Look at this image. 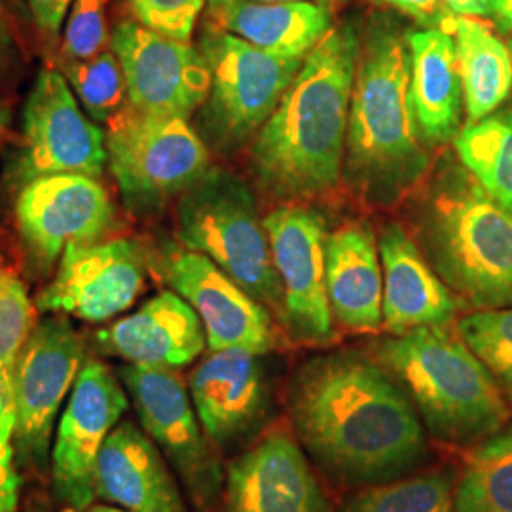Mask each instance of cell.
Instances as JSON below:
<instances>
[{"label":"cell","instance_id":"25","mask_svg":"<svg viewBox=\"0 0 512 512\" xmlns=\"http://www.w3.org/2000/svg\"><path fill=\"white\" fill-rule=\"evenodd\" d=\"M209 23L281 59H306L334 27L319 2L238 0L211 8Z\"/></svg>","mask_w":512,"mask_h":512},{"label":"cell","instance_id":"2","mask_svg":"<svg viewBox=\"0 0 512 512\" xmlns=\"http://www.w3.org/2000/svg\"><path fill=\"white\" fill-rule=\"evenodd\" d=\"M361 35L332 27L304 59L274 114L258 129L256 179L281 200H306L338 183L346 160L349 109Z\"/></svg>","mask_w":512,"mask_h":512},{"label":"cell","instance_id":"1","mask_svg":"<svg viewBox=\"0 0 512 512\" xmlns=\"http://www.w3.org/2000/svg\"><path fill=\"white\" fill-rule=\"evenodd\" d=\"M287 408L302 450L334 484H382L412 475L429 458L427 429L403 385L359 351L300 366Z\"/></svg>","mask_w":512,"mask_h":512},{"label":"cell","instance_id":"45","mask_svg":"<svg viewBox=\"0 0 512 512\" xmlns=\"http://www.w3.org/2000/svg\"><path fill=\"white\" fill-rule=\"evenodd\" d=\"M232 2H238V0H209L211 8H217V6H224V4H232Z\"/></svg>","mask_w":512,"mask_h":512},{"label":"cell","instance_id":"42","mask_svg":"<svg viewBox=\"0 0 512 512\" xmlns=\"http://www.w3.org/2000/svg\"><path fill=\"white\" fill-rule=\"evenodd\" d=\"M6 126H8V112L0 105V141H2V135L6 131Z\"/></svg>","mask_w":512,"mask_h":512},{"label":"cell","instance_id":"35","mask_svg":"<svg viewBox=\"0 0 512 512\" xmlns=\"http://www.w3.org/2000/svg\"><path fill=\"white\" fill-rule=\"evenodd\" d=\"M387 6L399 10L406 18L414 19L425 29H442L448 33L454 12L444 0H382Z\"/></svg>","mask_w":512,"mask_h":512},{"label":"cell","instance_id":"12","mask_svg":"<svg viewBox=\"0 0 512 512\" xmlns=\"http://www.w3.org/2000/svg\"><path fill=\"white\" fill-rule=\"evenodd\" d=\"M19 175L27 183L46 175L101 177L109 165L105 133L84 112L67 78L42 69L23 107Z\"/></svg>","mask_w":512,"mask_h":512},{"label":"cell","instance_id":"17","mask_svg":"<svg viewBox=\"0 0 512 512\" xmlns=\"http://www.w3.org/2000/svg\"><path fill=\"white\" fill-rule=\"evenodd\" d=\"M275 272L285 298V327L298 342L325 344L334 336L327 294V230L304 207H281L264 219Z\"/></svg>","mask_w":512,"mask_h":512},{"label":"cell","instance_id":"14","mask_svg":"<svg viewBox=\"0 0 512 512\" xmlns=\"http://www.w3.org/2000/svg\"><path fill=\"white\" fill-rule=\"evenodd\" d=\"M110 48L128 86L129 107L156 116L190 118L202 109L211 73L198 46L164 37L133 19L116 23Z\"/></svg>","mask_w":512,"mask_h":512},{"label":"cell","instance_id":"30","mask_svg":"<svg viewBox=\"0 0 512 512\" xmlns=\"http://www.w3.org/2000/svg\"><path fill=\"white\" fill-rule=\"evenodd\" d=\"M61 73L95 124L109 126L128 109L126 76L112 48L92 59L61 63Z\"/></svg>","mask_w":512,"mask_h":512},{"label":"cell","instance_id":"3","mask_svg":"<svg viewBox=\"0 0 512 512\" xmlns=\"http://www.w3.org/2000/svg\"><path fill=\"white\" fill-rule=\"evenodd\" d=\"M410 46L387 19L361 37L349 109L346 173L368 200L393 203L429 165L410 97Z\"/></svg>","mask_w":512,"mask_h":512},{"label":"cell","instance_id":"9","mask_svg":"<svg viewBox=\"0 0 512 512\" xmlns=\"http://www.w3.org/2000/svg\"><path fill=\"white\" fill-rule=\"evenodd\" d=\"M131 406L147 433L200 512H220L224 475L219 452L207 439L190 391L173 368L131 365L118 368Z\"/></svg>","mask_w":512,"mask_h":512},{"label":"cell","instance_id":"39","mask_svg":"<svg viewBox=\"0 0 512 512\" xmlns=\"http://www.w3.org/2000/svg\"><path fill=\"white\" fill-rule=\"evenodd\" d=\"M18 59V48H16V37L12 31L10 16L0 0V78L12 71L14 63Z\"/></svg>","mask_w":512,"mask_h":512},{"label":"cell","instance_id":"27","mask_svg":"<svg viewBox=\"0 0 512 512\" xmlns=\"http://www.w3.org/2000/svg\"><path fill=\"white\" fill-rule=\"evenodd\" d=\"M454 145L476 183L512 213V107L465 124Z\"/></svg>","mask_w":512,"mask_h":512},{"label":"cell","instance_id":"23","mask_svg":"<svg viewBox=\"0 0 512 512\" xmlns=\"http://www.w3.org/2000/svg\"><path fill=\"white\" fill-rule=\"evenodd\" d=\"M327 294L332 317L344 327L374 332L384 325V275L372 228L349 222L327 238Z\"/></svg>","mask_w":512,"mask_h":512},{"label":"cell","instance_id":"11","mask_svg":"<svg viewBox=\"0 0 512 512\" xmlns=\"http://www.w3.org/2000/svg\"><path fill=\"white\" fill-rule=\"evenodd\" d=\"M129 404L118 372L99 359H86L63 406L50 456L52 492L63 507L76 511L92 507L97 461Z\"/></svg>","mask_w":512,"mask_h":512},{"label":"cell","instance_id":"34","mask_svg":"<svg viewBox=\"0 0 512 512\" xmlns=\"http://www.w3.org/2000/svg\"><path fill=\"white\" fill-rule=\"evenodd\" d=\"M133 21L164 37L190 42L205 0H126Z\"/></svg>","mask_w":512,"mask_h":512},{"label":"cell","instance_id":"31","mask_svg":"<svg viewBox=\"0 0 512 512\" xmlns=\"http://www.w3.org/2000/svg\"><path fill=\"white\" fill-rule=\"evenodd\" d=\"M456 330L512 404V306L467 313Z\"/></svg>","mask_w":512,"mask_h":512},{"label":"cell","instance_id":"37","mask_svg":"<svg viewBox=\"0 0 512 512\" xmlns=\"http://www.w3.org/2000/svg\"><path fill=\"white\" fill-rule=\"evenodd\" d=\"M73 2L74 0H27L40 33L48 37H57L63 23L67 21Z\"/></svg>","mask_w":512,"mask_h":512},{"label":"cell","instance_id":"15","mask_svg":"<svg viewBox=\"0 0 512 512\" xmlns=\"http://www.w3.org/2000/svg\"><path fill=\"white\" fill-rule=\"evenodd\" d=\"M16 222L31 260L48 272L69 245L101 241L116 222V209L95 177L61 173L23 184Z\"/></svg>","mask_w":512,"mask_h":512},{"label":"cell","instance_id":"22","mask_svg":"<svg viewBox=\"0 0 512 512\" xmlns=\"http://www.w3.org/2000/svg\"><path fill=\"white\" fill-rule=\"evenodd\" d=\"M384 275V327L401 336L421 327L450 325L463 306L433 270L418 241L401 224L385 226L378 243Z\"/></svg>","mask_w":512,"mask_h":512},{"label":"cell","instance_id":"16","mask_svg":"<svg viewBox=\"0 0 512 512\" xmlns=\"http://www.w3.org/2000/svg\"><path fill=\"white\" fill-rule=\"evenodd\" d=\"M260 357L239 348L211 351L188 378L198 420L217 450L253 444L270 423L274 393Z\"/></svg>","mask_w":512,"mask_h":512},{"label":"cell","instance_id":"8","mask_svg":"<svg viewBox=\"0 0 512 512\" xmlns=\"http://www.w3.org/2000/svg\"><path fill=\"white\" fill-rule=\"evenodd\" d=\"M110 173L133 213H152L183 196L209 171L202 135L179 116L128 107L105 133Z\"/></svg>","mask_w":512,"mask_h":512},{"label":"cell","instance_id":"28","mask_svg":"<svg viewBox=\"0 0 512 512\" xmlns=\"http://www.w3.org/2000/svg\"><path fill=\"white\" fill-rule=\"evenodd\" d=\"M454 512H512V421L465 459Z\"/></svg>","mask_w":512,"mask_h":512},{"label":"cell","instance_id":"18","mask_svg":"<svg viewBox=\"0 0 512 512\" xmlns=\"http://www.w3.org/2000/svg\"><path fill=\"white\" fill-rule=\"evenodd\" d=\"M160 268L171 291L184 298L202 319L209 351L239 348L266 355L275 348L277 336L270 310L211 258L186 247L169 249Z\"/></svg>","mask_w":512,"mask_h":512},{"label":"cell","instance_id":"46","mask_svg":"<svg viewBox=\"0 0 512 512\" xmlns=\"http://www.w3.org/2000/svg\"><path fill=\"white\" fill-rule=\"evenodd\" d=\"M61 512H86V511H76V509H71V507H65Z\"/></svg>","mask_w":512,"mask_h":512},{"label":"cell","instance_id":"7","mask_svg":"<svg viewBox=\"0 0 512 512\" xmlns=\"http://www.w3.org/2000/svg\"><path fill=\"white\" fill-rule=\"evenodd\" d=\"M211 88L200 109L205 145L232 152L274 114L304 59H281L207 23L200 44Z\"/></svg>","mask_w":512,"mask_h":512},{"label":"cell","instance_id":"24","mask_svg":"<svg viewBox=\"0 0 512 512\" xmlns=\"http://www.w3.org/2000/svg\"><path fill=\"white\" fill-rule=\"evenodd\" d=\"M410 46V97L421 141L439 147L458 137L463 86L456 40L442 29L406 31Z\"/></svg>","mask_w":512,"mask_h":512},{"label":"cell","instance_id":"6","mask_svg":"<svg viewBox=\"0 0 512 512\" xmlns=\"http://www.w3.org/2000/svg\"><path fill=\"white\" fill-rule=\"evenodd\" d=\"M177 234L186 249L211 258L285 323V298L268 232L253 192L239 177L209 169L192 184L177 205Z\"/></svg>","mask_w":512,"mask_h":512},{"label":"cell","instance_id":"43","mask_svg":"<svg viewBox=\"0 0 512 512\" xmlns=\"http://www.w3.org/2000/svg\"><path fill=\"white\" fill-rule=\"evenodd\" d=\"M88 512H126L122 511V509H116V507H110V505H95V507H90Z\"/></svg>","mask_w":512,"mask_h":512},{"label":"cell","instance_id":"33","mask_svg":"<svg viewBox=\"0 0 512 512\" xmlns=\"http://www.w3.org/2000/svg\"><path fill=\"white\" fill-rule=\"evenodd\" d=\"M110 0H74L61 42L59 61H84L110 48Z\"/></svg>","mask_w":512,"mask_h":512},{"label":"cell","instance_id":"21","mask_svg":"<svg viewBox=\"0 0 512 512\" xmlns=\"http://www.w3.org/2000/svg\"><path fill=\"white\" fill-rule=\"evenodd\" d=\"M95 499L126 512H188L177 475L154 440L122 420L97 461Z\"/></svg>","mask_w":512,"mask_h":512},{"label":"cell","instance_id":"41","mask_svg":"<svg viewBox=\"0 0 512 512\" xmlns=\"http://www.w3.org/2000/svg\"><path fill=\"white\" fill-rule=\"evenodd\" d=\"M446 6L456 16H469V18H488V0H444Z\"/></svg>","mask_w":512,"mask_h":512},{"label":"cell","instance_id":"20","mask_svg":"<svg viewBox=\"0 0 512 512\" xmlns=\"http://www.w3.org/2000/svg\"><path fill=\"white\" fill-rule=\"evenodd\" d=\"M95 348L131 365L183 368L207 348L202 319L175 291L152 296L139 310L95 332Z\"/></svg>","mask_w":512,"mask_h":512},{"label":"cell","instance_id":"40","mask_svg":"<svg viewBox=\"0 0 512 512\" xmlns=\"http://www.w3.org/2000/svg\"><path fill=\"white\" fill-rule=\"evenodd\" d=\"M488 10L497 31L512 37V0H488Z\"/></svg>","mask_w":512,"mask_h":512},{"label":"cell","instance_id":"26","mask_svg":"<svg viewBox=\"0 0 512 512\" xmlns=\"http://www.w3.org/2000/svg\"><path fill=\"white\" fill-rule=\"evenodd\" d=\"M448 33L456 40L467 124H475L511 95V50L484 21L469 16H454Z\"/></svg>","mask_w":512,"mask_h":512},{"label":"cell","instance_id":"10","mask_svg":"<svg viewBox=\"0 0 512 512\" xmlns=\"http://www.w3.org/2000/svg\"><path fill=\"white\" fill-rule=\"evenodd\" d=\"M86 361V340L67 315L38 321L14 368V450L21 467L42 471L59 410Z\"/></svg>","mask_w":512,"mask_h":512},{"label":"cell","instance_id":"44","mask_svg":"<svg viewBox=\"0 0 512 512\" xmlns=\"http://www.w3.org/2000/svg\"><path fill=\"white\" fill-rule=\"evenodd\" d=\"M256 2H319V4H330L334 0H256Z\"/></svg>","mask_w":512,"mask_h":512},{"label":"cell","instance_id":"36","mask_svg":"<svg viewBox=\"0 0 512 512\" xmlns=\"http://www.w3.org/2000/svg\"><path fill=\"white\" fill-rule=\"evenodd\" d=\"M16 467L14 440L0 433V512H18L21 476Z\"/></svg>","mask_w":512,"mask_h":512},{"label":"cell","instance_id":"5","mask_svg":"<svg viewBox=\"0 0 512 512\" xmlns=\"http://www.w3.org/2000/svg\"><path fill=\"white\" fill-rule=\"evenodd\" d=\"M376 359L401 382L433 439L476 446L509 423L501 389L448 325L385 338Z\"/></svg>","mask_w":512,"mask_h":512},{"label":"cell","instance_id":"32","mask_svg":"<svg viewBox=\"0 0 512 512\" xmlns=\"http://www.w3.org/2000/svg\"><path fill=\"white\" fill-rule=\"evenodd\" d=\"M37 313L23 281L0 268V372L14 376L19 353L37 327Z\"/></svg>","mask_w":512,"mask_h":512},{"label":"cell","instance_id":"4","mask_svg":"<svg viewBox=\"0 0 512 512\" xmlns=\"http://www.w3.org/2000/svg\"><path fill=\"white\" fill-rule=\"evenodd\" d=\"M418 245L463 306H512V213L461 165L440 169L418 211Z\"/></svg>","mask_w":512,"mask_h":512},{"label":"cell","instance_id":"29","mask_svg":"<svg viewBox=\"0 0 512 512\" xmlns=\"http://www.w3.org/2000/svg\"><path fill=\"white\" fill-rule=\"evenodd\" d=\"M458 476L450 469L406 475L361 488L340 512H454Z\"/></svg>","mask_w":512,"mask_h":512},{"label":"cell","instance_id":"38","mask_svg":"<svg viewBox=\"0 0 512 512\" xmlns=\"http://www.w3.org/2000/svg\"><path fill=\"white\" fill-rule=\"evenodd\" d=\"M14 431H16L14 376L0 372V433L14 440Z\"/></svg>","mask_w":512,"mask_h":512},{"label":"cell","instance_id":"47","mask_svg":"<svg viewBox=\"0 0 512 512\" xmlns=\"http://www.w3.org/2000/svg\"><path fill=\"white\" fill-rule=\"evenodd\" d=\"M509 50H511V55H512V37H511V40H509Z\"/></svg>","mask_w":512,"mask_h":512},{"label":"cell","instance_id":"13","mask_svg":"<svg viewBox=\"0 0 512 512\" xmlns=\"http://www.w3.org/2000/svg\"><path fill=\"white\" fill-rule=\"evenodd\" d=\"M147 274V253L137 239L69 245L35 304L42 313L105 323L135 304L147 287Z\"/></svg>","mask_w":512,"mask_h":512},{"label":"cell","instance_id":"19","mask_svg":"<svg viewBox=\"0 0 512 512\" xmlns=\"http://www.w3.org/2000/svg\"><path fill=\"white\" fill-rule=\"evenodd\" d=\"M220 512H332V507L300 442L285 429H270L228 463Z\"/></svg>","mask_w":512,"mask_h":512}]
</instances>
